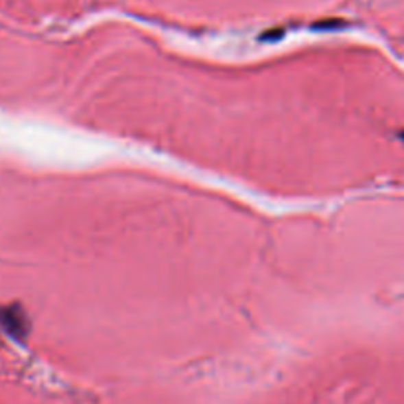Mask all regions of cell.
<instances>
[{"mask_svg": "<svg viewBox=\"0 0 404 404\" xmlns=\"http://www.w3.org/2000/svg\"><path fill=\"white\" fill-rule=\"evenodd\" d=\"M403 139H404V132H403Z\"/></svg>", "mask_w": 404, "mask_h": 404, "instance_id": "cell-1", "label": "cell"}]
</instances>
